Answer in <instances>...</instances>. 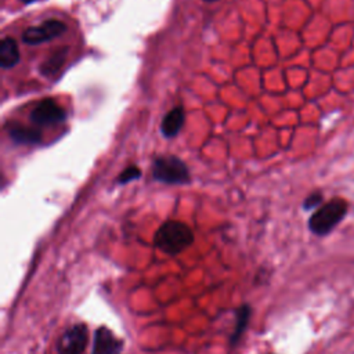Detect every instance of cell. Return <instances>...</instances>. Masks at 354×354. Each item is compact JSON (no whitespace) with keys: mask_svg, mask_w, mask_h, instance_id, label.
I'll return each mask as SVG.
<instances>
[{"mask_svg":"<svg viewBox=\"0 0 354 354\" xmlns=\"http://www.w3.org/2000/svg\"><path fill=\"white\" fill-rule=\"evenodd\" d=\"M194 243L191 227L178 220L165 221L153 235V245L169 256L183 253Z\"/></svg>","mask_w":354,"mask_h":354,"instance_id":"cell-1","label":"cell"},{"mask_svg":"<svg viewBox=\"0 0 354 354\" xmlns=\"http://www.w3.org/2000/svg\"><path fill=\"white\" fill-rule=\"evenodd\" d=\"M152 176L165 184H187L189 181L187 165L174 155L158 156L152 165Z\"/></svg>","mask_w":354,"mask_h":354,"instance_id":"cell-2","label":"cell"},{"mask_svg":"<svg viewBox=\"0 0 354 354\" xmlns=\"http://www.w3.org/2000/svg\"><path fill=\"white\" fill-rule=\"evenodd\" d=\"M346 210L347 203L343 199H332L310 217L308 227L315 235H325L343 218Z\"/></svg>","mask_w":354,"mask_h":354,"instance_id":"cell-3","label":"cell"},{"mask_svg":"<svg viewBox=\"0 0 354 354\" xmlns=\"http://www.w3.org/2000/svg\"><path fill=\"white\" fill-rule=\"evenodd\" d=\"M88 342V329L86 324L77 322L68 326L55 343L57 354H82Z\"/></svg>","mask_w":354,"mask_h":354,"instance_id":"cell-4","label":"cell"},{"mask_svg":"<svg viewBox=\"0 0 354 354\" xmlns=\"http://www.w3.org/2000/svg\"><path fill=\"white\" fill-rule=\"evenodd\" d=\"M66 32V25L58 19H48L37 26H30L22 32V41L29 46L41 44L59 37Z\"/></svg>","mask_w":354,"mask_h":354,"instance_id":"cell-5","label":"cell"},{"mask_svg":"<svg viewBox=\"0 0 354 354\" xmlns=\"http://www.w3.org/2000/svg\"><path fill=\"white\" fill-rule=\"evenodd\" d=\"M65 111L51 98L40 101L30 112V120L36 126H51L64 122Z\"/></svg>","mask_w":354,"mask_h":354,"instance_id":"cell-6","label":"cell"},{"mask_svg":"<svg viewBox=\"0 0 354 354\" xmlns=\"http://www.w3.org/2000/svg\"><path fill=\"white\" fill-rule=\"evenodd\" d=\"M123 340L119 339L109 328L100 326L94 332L91 354H120Z\"/></svg>","mask_w":354,"mask_h":354,"instance_id":"cell-7","label":"cell"},{"mask_svg":"<svg viewBox=\"0 0 354 354\" xmlns=\"http://www.w3.org/2000/svg\"><path fill=\"white\" fill-rule=\"evenodd\" d=\"M184 122H185V112L181 106H176L171 111H169L160 123V130L163 137L173 138L174 136H177Z\"/></svg>","mask_w":354,"mask_h":354,"instance_id":"cell-8","label":"cell"},{"mask_svg":"<svg viewBox=\"0 0 354 354\" xmlns=\"http://www.w3.org/2000/svg\"><path fill=\"white\" fill-rule=\"evenodd\" d=\"M8 136L18 144H37L41 140V131L35 127L21 126L18 123H10L6 126Z\"/></svg>","mask_w":354,"mask_h":354,"instance_id":"cell-9","label":"cell"},{"mask_svg":"<svg viewBox=\"0 0 354 354\" xmlns=\"http://www.w3.org/2000/svg\"><path fill=\"white\" fill-rule=\"evenodd\" d=\"M252 313H253L252 306L248 304V303L241 304L235 310V325H234V329H232V333H231V337H230L231 346H235L241 340V337L243 336V333H245V330L249 325Z\"/></svg>","mask_w":354,"mask_h":354,"instance_id":"cell-10","label":"cell"},{"mask_svg":"<svg viewBox=\"0 0 354 354\" xmlns=\"http://www.w3.org/2000/svg\"><path fill=\"white\" fill-rule=\"evenodd\" d=\"M19 48L12 37H4L0 43V66L10 69L19 62Z\"/></svg>","mask_w":354,"mask_h":354,"instance_id":"cell-11","label":"cell"},{"mask_svg":"<svg viewBox=\"0 0 354 354\" xmlns=\"http://www.w3.org/2000/svg\"><path fill=\"white\" fill-rule=\"evenodd\" d=\"M68 47H59L58 50H55L39 68L40 73L46 77H54L62 68V65L66 61V55H68Z\"/></svg>","mask_w":354,"mask_h":354,"instance_id":"cell-12","label":"cell"},{"mask_svg":"<svg viewBox=\"0 0 354 354\" xmlns=\"http://www.w3.org/2000/svg\"><path fill=\"white\" fill-rule=\"evenodd\" d=\"M140 176H141V170H140L137 166H129V167H126V169L119 174V177L116 178V183H118V184H126V183H129V181H131V180L140 178Z\"/></svg>","mask_w":354,"mask_h":354,"instance_id":"cell-13","label":"cell"},{"mask_svg":"<svg viewBox=\"0 0 354 354\" xmlns=\"http://www.w3.org/2000/svg\"><path fill=\"white\" fill-rule=\"evenodd\" d=\"M322 201V196L317 192V194H311L310 196H307V199L304 201V209H313L315 206H318Z\"/></svg>","mask_w":354,"mask_h":354,"instance_id":"cell-14","label":"cell"},{"mask_svg":"<svg viewBox=\"0 0 354 354\" xmlns=\"http://www.w3.org/2000/svg\"><path fill=\"white\" fill-rule=\"evenodd\" d=\"M32 1H35V0H24L25 4H29V3H32Z\"/></svg>","mask_w":354,"mask_h":354,"instance_id":"cell-15","label":"cell"},{"mask_svg":"<svg viewBox=\"0 0 354 354\" xmlns=\"http://www.w3.org/2000/svg\"><path fill=\"white\" fill-rule=\"evenodd\" d=\"M205 1H207V3H212V1H216V0H205Z\"/></svg>","mask_w":354,"mask_h":354,"instance_id":"cell-16","label":"cell"}]
</instances>
